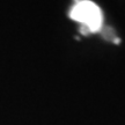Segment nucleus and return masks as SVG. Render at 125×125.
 <instances>
[{
	"label": "nucleus",
	"instance_id": "obj_1",
	"mask_svg": "<svg viewBox=\"0 0 125 125\" xmlns=\"http://www.w3.org/2000/svg\"><path fill=\"white\" fill-rule=\"evenodd\" d=\"M71 18L75 21L86 24L90 32L102 29V13L97 6L90 1H76V5L71 9Z\"/></svg>",
	"mask_w": 125,
	"mask_h": 125
},
{
	"label": "nucleus",
	"instance_id": "obj_2",
	"mask_svg": "<svg viewBox=\"0 0 125 125\" xmlns=\"http://www.w3.org/2000/svg\"><path fill=\"white\" fill-rule=\"evenodd\" d=\"M80 32L81 34H83V35H88V34H90V30L88 29V27H87L86 24H81L80 26Z\"/></svg>",
	"mask_w": 125,
	"mask_h": 125
}]
</instances>
